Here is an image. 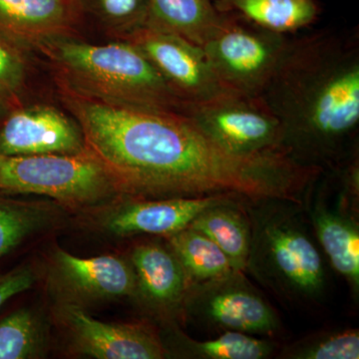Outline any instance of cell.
<instances>
[{"label":"cell","instance_id":"obj_1","mask_svg":"<svg viewBox=\"0 0 359 359\" xmlns=\"http://www.w3.org/2000/svg\"><path fill=\"white\" fill-rule=\"evenodd\" d=\"M60 87L86 147L127 197L231 195L302 203L323 174L287 153L230 152L182 113L102 102Z\"/></svg>","mask_w":359,"mask_h":359},{"label":"cell","instance_id":"obj_2","mask_svg":"<svg viewBox=\"0 0 359 359\" xmlns=\"http://www.w3.org/2000/svg\"><path fill=\"white\" fill-rule=\"evenodd\" d=\"M262 97L292 159L323 173L346 166L358 156V28L290 37Z\"/></svg>","mask_w":359,"mask_h":359},{"label":"cell","instance_id":"obj_3","mask_svg":"<svg viewBox=\"0 0 359 359\" xmlns=\"http://www.w3.org/2000/svg\"><path fill=\"white\" fill-rule=\"evenodd\" d=\"M41 50L51 58L61 86L80 95L182 114L191 107L127 40L96 45L62 39L45 45Z\"/></svg>","mask_w":359,"mask_h":359},{"label":"cell","instance_id":"obj_4","mask_svg":"<svg viewBox=\"0 0 359 359\" xmlns=\"http://www.w3.org/2000/svg\"><path fill=\"white\" fill-rule=\"evenodd\" d=\"M248 203L252 240L245 271L287 301L309 304L323 299L327 269L304 221L301 203L280 199Z\"/></svg>","mask_w":359,"mask_h":359},{"label":"cell","instance_id":"obj_5","mask_svg":"<svg viewBox=\"0 0 359 359\" xmlns=\"http://www.w3.org/2000/svg\"><path fill=\"white\" fill-rule=\"evenodd\" d=\"M0 194L43 196L62 208L84 211L124 196L88 148L74 154L0 155Z\"/></svg>","mask_w":359,"mask_h":359},{"label":"cell","instance_id":"obj_6","mask_svg":"<svg viewBox=\"0 0 359 359\" xmlns=\"http://www.w3.org/2000/svg\"><path fill=\"white\" fill-rule=\"evenodd\" d=\"M222 13L216 32L202 45L208 61L229 93L262 96L290 36L271 32L237 14Z\"/></svg>","mask_w":359,"mask_h":359},{"label":"cell","instance_id":"obj_7","mask_svg":"<svg viewBox=\"0 0 359 359\" xmlns=\"http://www.w3.org/2000/svg\"><path fill=\"white\" fill-rule=\"evenodd\" d=\"M182 311L198 323L223 332L273 337L282 327L275 309L241 271L190 285Z\"/></svg>","mask_w":359,"mask_h":359},{"label":"cell","instance_id":"obj_8","mask_svg":"<svg viewBox=\"0 0 359 359\" xmlns=\"http://www.w3.org/2000/svg\"><path fill=\"white\" fill-rule=\"evenodd\" d=\"M222 147L240 155L287 152L280 120L263 97L226 96L198 104L186 114Z\"/></svg>","mask_w":359,"mask_h":359},{"label":"cell","instance_id":"obj_9","mask_svg":"<svg viewBox=\"0 0 359 359\" xmlns=\"http://www.w3.org/2000/svg\"><path fill=\"white\" fill-rule=\"evenodd\" d=\"M123 39L134 44L189 105L233 96L219 83L200 45L148 23Z\"/></svg>","mask_w":359,"mask_h":359},{"label":"cell","instance_id":"obj_10","mask_svg":"<svg viewBox=\"0 0 359 359\" xmlns=\"http://www.w3.org/2000/svg\"><path fill=\"white\" fill-rule=\"evenodd\" d=\"M59 323L67 330L76 353L97 359H163L166 346L154 328L144 323H105L81 306L61 302Z\"/></svg>","mask_w":359,"mask_h":359},{"label":"cell","instance_id":"obj_11","mask_svg":"<svg viewBox=\"0 0 359 359\" xmlns=\"http://www.w3.org/2000/svg\"><path fill=\"white\" fill-rule=\"evenodd\" d=\"M230 198L238 197L217 195L140 199L122 196L91 211L97 212L96 226L111 235L123 238L133 236L165 238L188 228L200 212Z\"/></svg>","mask_w":359,"mask_h":359},{"label":"cell","instance_id":"obj_12","mask_svg":"<svg viewBox=\"0 0 359 359\" xmlns=\"http://www.w3.org/2000/svg\"><path fill=\"white\" fill-rule=\"evenodd\" d=\"M49 285L63 299L86 302L138 297L136 276L129 259L117 256L79 257L55 248L49 264Z\"/></svg>","mask_w":359,"mask_h":359},{"label":"cell","instance_id":"obj_13","mask_svg":"<svg viewBox=\"0 0 359 359\" xmlns=\"http://www.w3.org/2000/svg\"><path fill=\"white\" fill-rule=\"evenodd\" d=\"M86 149L76 120L51 106L20 108L0 127V155L74 154Z\"/></svg>","mask_w":359,"mask_h":359},{"label":"cell","instance_id":"obj_14","mask_svg":"<svg viewBox=\"0 0 359 359\" xmlns=\"http://www.w3.org/2000/svg\"><path fill=\"white\" fill-rule=\"evenodd\" d=\"M80 8V0H0V36L20 47L43 48L66 39Z\"/></svg>","mask_w":359,"mask_h":359},{"label":"cell","instance_id":"obj_15","mask_svg":"<svg viewBox=\"0 0 359 359\" xmlns=\"http://www.w3.org/2000/svg\"><path fill=\"white\" fill-rule=\"evenodd\" d=\"M129 261L140 299L164 313L182 309L189 283L181 264L167 244L146 242L135 245Z\"/></svg>","mask_w":359,"mask_h":359},{"label":"cell","instance_id":"obj_16","mask_svg":"<svg viewBox=\"0 0 359 359\" xmlns=\"http://www.w3.org/2000/svg\"><path fill=\"white\" fill-rule=\"evenodd\" d=\"M309 219L316 240L332 268L348 283L353 294L359 292V226L355 214L332 209L325 201H314Z\"/></svg>","mask_w":359,"mask_h":359},{"label":"cell","instance_id":"obj_17","mask_svg":"<svg viewBox=\"0 0 359 359\" xmlns=\"http://www.w3.org/2000/svg\"><path fill=\"white\" fill-rule=\"evenodd\" d=\"M219 13L237 14L255 25L283 34L313 25L323 13L320 0H215Z\"/></svg>","mask_w":359,"mask_h":359},{"label":"cell","instance_id":"obj_18","mask_svg":"<svg viewBox=\"0 0 359 359\" xmlns=\"http://www.w3.org/2000/svg\"><path fill=\"white\" fill-rule=\"evenodd\" d=\"M241 198H230L200 212L189 228L212 240L229 257L233 268L245 271L249 257L252 228L247 212L238 207ZM248 201V200H247Z\"/></svg>","mask_w":359,"mask_h":359},{"label":"cell","instance_id":"obj_19","mask_svg":"<svg viewBox=\"0 0 359 359\" xmlns=\"http://www.w3.org/2000/svg\"><path fill=\"white\" fill-rule=\"evenodd\" d=\"M146 23L173 32L193 43L207 41L223 18L212 0H147Z\"/></svg>","mask_w":359,"mask_h":359},{"label":"cell","instance_id":"obj_20","mask_svg":"<svg viewBox=\"0 0 359 359\" xmlns=\"http://www.w3.org/2000/svg\"><path fill=\"white\" fill-rule=\"evenodd\" d=\"M61 211L55 202L21 201L0 194V259L57 224Z\"/></svg>","mask_w":359,"mask_h":359},{"label":"cell","instance_id":"obj_21","mask_svg":"<svg viewBox=\"0 0 359 359\" xmlns=\"http://www.w3.org/2000/svg\"><path fill=\"white\" fill-rule=\"evenodd\" d=\"M165 238L185 271L189 287L237 271L223 250L200 231L188 226Z\"/></svg>","mask_w":359,"mask_h":359},{"label":"cell","instance_id":"obj_22","mask_svg":"<svg viewBox=\"0 0 359 359\" xmlns=\"http://www.w3.org/2000/svg\"><path fill=\"white\" fill-rule=\"evenodd\" d=\"M172 341L175 353L196 359H264L269 358L276 348V342L271 340L238 332H224L217 339L204 341L176 332Z\"/></svg>","mask_w":359,"mask_h":359},{"label":"cell","instance_id":"obj_23","mask_svg":"<svg viewBox=\"0 0 359 359\" xmlns=\"http://www.w3.org/2000/svg\"><path fill=\"white\" fill-rule=\"evenodd\" d=\"M44 348L43 327L32 309H18L0 320V359L37 358Z\"/></svg>","mask_w":359,"mask_h":359},{"label":"cell","instance_id":"obj_24","mask_svg":"<svg viewBox=\"0 0 359 359\" xmlns=\"http://www.w3.org/2000/svg\"><path fill=\"white\" fill-rule=\"evenodd\" d=\"M280 355L289 359H358L359 332L344 330L309 335L285 347Z\"/></svg>","mask_w":359,"mask_h":359},{"label":"cell","instance_id":"obj_25","mask_svg":"<svg viewBox=\"0 0 359 359\" xmlns=\"http://www.w3.org/2000/svg\"><path fill=\"white\" fill-rule=\"evenodd\" d=\"M106 25L122 37L145 25L148 18L147 0H89Z\"/></svg>","mask_w":359,"mask_h":359},{"label":"cell","instance_id":"obj_26","mask_svg":"<svg viewBox=\"0 0 359 359\" xmlns=\"http://www.w3.org/2000/svg\"><path fill=\"white\" fill-rule=\"evenodd\" d=\"M26 79V61L20 47L0 36V97L18 95Z\"/></svg>","mask_w":359,"mask_h":359},{"label":"cell","instance_id":"obj_27","mask_svg":"<svg viewBox=\"0 0 359 359\" xmlns=\"http://www.w3.org/2000/svg\"><path fill=\"white\" fill-rule=\"evenodd\" d=\"M36 280L34 269L32 266H18L0 275V309L11 297L32 289Z\"/></svg>","mask_w":359,"mask_h":359},{"label":"cell","instance_id":"obj_28","mask_svg":"<svg viewBox=\"0 0 359 359\" xmlns=\"http://www.w3.org/2000/svg\"><path fill=\"white\" fill-rule=\"evenodd\" d=\"M1 98V97H0ZM0 112H1V101H0Z\"/></svg>","mask_w":359,"mask_h":359}]
</instances>
